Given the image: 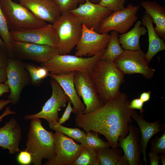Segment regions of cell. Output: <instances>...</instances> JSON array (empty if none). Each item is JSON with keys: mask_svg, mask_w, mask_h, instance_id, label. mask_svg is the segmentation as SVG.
I'll return each mask as SVG.
<instances>
[{"mask_svg": "<svg viewBox=\"0 0 165 165\" xmlns=\"http://www.w3.org/2000/svg\"><path fill=\"white\" fill-rule=\"evenodd\" d=\"M148 157L151 165H158L159 164L160 158L157 154L150 152Z\"/></svg>", "mask_w": 165, "mask_h": 165, "instance_id": "cell-39", "label": "cell"}, {"mask_svg": "<svg viewBox=\"0 0 165 165\" xmlns=\"http://www.w3.org/2000/svg\"><path fill=\"white\" fill-rule=\"evenodd\" d=\"M126 0H101L99 4L112 12L123 10L124 8Z\"/></svg>", "mask_w": 165, "mask_h": 165, "instance_id": "cell-34", "label": "cell"}, {"mask_svg": "<svg viewBox=\"0 0 165 165\" xmlns=\"http://www.w3.org/2000/svg\"><path fill=\"white\" fill-rule=\"evenodd\" d=\"M10 92V90L8 86L5 83L0 84V97L4 94Z\"/></svg>", "mask_w": 165, "mask_h": 165, "instance_id": "cell-42", "label": "cell"}, {"mask_svg": "<svg viewBox=\"0 0 165 165\" xmlns=\"http://www.w3.org/2000/svg\"><path fill=\"white\" fill-rule=\"evenodd\" d=\"M90 2L95 4H99L101 0H88Z\"/></svg>", "mask_w": 165, "mask_h": 165, "instance_id": "cell-47", "label": "cell"}, {"mask_svg": "<svg viewBox=\"0 0 165 165\" xmlns=\"http://www.w3.org/2000/svg\"><path fill=\"white\" fill-rule=\"evenodd\" d=\"M0 50L7 52L6 45L0 35Z\"/></svg>", "mask_w": 165, "mask_h": 165, "instance_id": "cell-45", "label": "cell"}, {"mask_svg": "<svg viewBox=\"0 0 165 165\" xmlns=\"http://www.w3.org/2000/svg\"><path fill=\"white\" fill-rule=\"evenodd\" d=\"M52 25L58 37L57 48L59 54H68L81 37L82 24L69 11H67L63 13Z\"/></svg>", "mask_w": 165, "mask_h": 165, "instance_id": "cell-4", "label": "cell"}, {"mask_svg": "<svg viewBox=\"0 0 165 165\" xmlns=\"http://www.w3.org/2000/svg\"><path fill=\"white\" fill-rule=\"evenodd\" d=\"M19 3L30 10L36 17L53 24L61 14L53 0H18Z\"/></svg>", "mask_w": 165, "mask_h": 165, "instance_id": "cell-17", "label": "cell"}, {"mask_svg": "<svg viewBox=\"0 0 165 165\" xmlns=\"http://www.w3.org/2000/svg\"><path fill=\"white\" fill-rule=\"evenodd\" d=\"M82 24L97 31L101 21L112 12L111 10L93 3L88 0L69 11Z\"/></svg>", "mask_w": 165, "mask_h": 165, "instance_id": "cell-16", "label": "cell"}, {"mask_svg": "<svg viewBox=\"0 0 165 165\" xmlns=\"http://www.w3.org/2000/svg\"><path fill=\"white\" fill-rule=\"evenodd\" d=\"M140 6L129 4L121 10L112 12L101 22L97 31L101 34L111 31L121 34L125 33L134 25L138 19L137 13Z\"/></svg>", "mask_w": 165, "mask_h": 165, "instance_id": "cell-7", "label": "cell"}, {"mask_svg": "<svg viewBox=\"0 0 165 165\" xmlns=\"http://www.w3.org/2000/svg\"><path fill=\"white\" fill-rule=\"evenodd\" d=\"M151 91L144 92L140 94L139 98L144 103L149 101L150 98Z\"/></svg>", "mask_w": 165, "mask_h": 165, "instance_id": "cell-40", "label": "cell"}, {"mask_svg": "<svg viewBox=\"0 0 165 165\" xmlns=\"http://www.w3.org/2000/svg\"><path fill=\"white\" fill-rule=\"evenodd\" d=\"M80 144L83 147L92 148L95 150L110 147L108 142L104 141L99 137L97 133L93 131L86 132Z\"/></svg>", "mask_w": 165, "mask_h": 165, "instance_id": "cell-28", "label": "cell"}, {"mask_svg": "<svg viewBox=\"0 0 165 165\" xmlns=\"http://www.w3.org/2000/svg\"><path fill=\"white\" fill-rule=\"evenodd\" d=\"M82 25L81 37L76 46L75 55L79 57H90L105 49L109 42L110 35L101 34Z\"/></svg>", "mask_w": 165, "mask_h": 165, "instance_id": "cell-14", "label": "cell"}, {"mask_svg": "<svg viewBox=\"0 0 165 165\" xmlns=\"http://www.w3.org/2000/svg\"><path fill=\"white\" fill-rule=\"evenodd\" d=\"M71 104L72 103L69 100L68 102V105L62 116L58 122L59 124H63L69 119L71 114L73 110Z\"/></svg>", "mask_w": 165, "mask_h": 165, "instance_id": "cell-36", "label": "cell"}, {"mask_svg": "<svg viewBox=\"0 0 165 165\" xmlns=\"http://www.w3.org/2000/svg\"><path fill=\"white\" fill-rule=\"evenodd\" d=\"M0 6L9 31L40 27L47 22L36 17L30 10L12 0H0Z\"/></svg>", "mask_w": 165, "mask_h": 165, "instance_id": "cell-6", "label": "cell"}, {"mask_svg": "<svg viewBox=\"0 0 165 165\" xmlns=\"http://www.w3.org/2000/svg\"><path fill=\"white\" fill-rule=\"evenodd\" d=\"M131 116L136 121L139 127L141 135L140 141L141 152L143 155V161L146 165V150L148 144L153 136L162 130L164 125L159 120L153 122L146 121L143 114L139 115L134 109L132 110Z\"/></svg>", "mask_w": 165, "mask_h": 165, "instance_id": "cell-20", "label": "cell"}, {"mask_svg": "<svg viewBox=\"0 0 165 165\" xmlns=\"http://www.w3.org/2000/svg\"><path fill=\"white\" fill-rule=\"evenodd\" d=\"M6 68H0V84L5 83L7 80Z\"/></svg>", "mask_w": 165, "mask_h": 165, "instance_id": "cell-41", "label": "cell"}, {"mask_svg": "<svg viewBox=\"0 0 165 165\" xmlns=\"http://www.w3.org/2000/svg\"><path fill=\"white\" fill-rule=\"evenodd\" d=\"M72 165H99L95 150L83 147L81 152Z\"/></svg>", "mask_w": 165, "mask_h": 165, "instance_id": "cell-30", "label": "cell"}, {"mask_svg": "<svg viewBox=\"0 0 165 165\" xmlns=\"http://www.w3.org/2000/svg\"><path fill=\"white\" fill-rule=\"evenodd\" d=\"M0 35L4 42L9 57L15 58L13 55L12 46V39L5 16L0 6Z\"/></svg>", "mask_w": 165, "mask_h": 165, "instance_id": "cell-31", "label": "cell"}, {"mask_svg": "<svg viewBox=\"0 0 165 165\" xmlns=\"http://www.w3.org/2000/svg\"><path fill=\"white\" fill-rule=\"evenodd\" d=\"M12 40L46 45L57 48L58 42L57 33L51 24L40 27L20 28L10 31Z\"/></svg>", "mask_w": 165, "mask_h": 165, "instance_id": "cell-12", "label": "cell"}, {"mask_svg": "<svg viewBox=\"0 0 165 165\" xmlns=\"http://www.w3.org/2000/svg\"><path fill=\"white\" fill-rule=\"evenodd\" d=\"M99 165H128L122 150L116 148H99L95 149Z\"/></svg>", "mask_w": 165, "mask_h": 165, "instance_id": "cell-25", "label": "cell"}, {"mask_svg": "<svg viewBox=\"0 0 165 165\" xmlns=\"http://www.w3.org/2000/svg\"><path fill=\"white\" fill-rule=\"evenodd\" d=\"M150 152L156 153H165V131L160 137H156L151 143Z\"/></svg>", "mask_w": 165, "mask_h": 165, "instance_id": "cell-33", "label": "cell"}, {"mask_svg": "<svg viewBox=\"0 0 165 165\" xmlns=\"http://www.w3.org/2000/svg\"><path fill=\"white\" fill-rule=\"evenodd\" d=\"M141 25V22L138 21L130 31L119 35V41L123 50L132 51L141 50L140 44V37L147 31L146 27Z\"/></svg>", "mask_w": 165, "mask_h": 165, "instance_id": "cell-24", "label": "cell"}, {"mask_svg": "<svg viewBox=\"0 0 165 165\" xmlns=\"http://www.w3.org/2000/svg\"><path fill=\"white\" fill-rule=\"evenodd\" d=\"M54 134L55 156L48 160L45 165H72L81 152L83 146L64 134Z\"/></svg>", "mask_w": 165, "mask_h": 165, "instance_id": "cell-13", "label": "cell"}, {"mask_svg": "<svg viewBox=\"0 0 165 165\" xmlns=\"http://www.w3.org/2000/svg\"><path fill=\"white\" fill-rule=\"evenodd\" d=\"M144 104L139 98H135L130 102L128 107L130 109L139 110L140 113H142L145 111L143 108Z\"/></svg>", "mask_w": 165, "mask_h": 165, "instance_id": "cell-37", "label": "cell"}, {"mask_svg": "<svg viewBox=\"0 0 165 165\" xmlns=\"http://www.w3.org/2000/svg\"><path fill=\"white\" fill-rule=\"evenodd\" d=\"M141 6L152 18L156 24L154 30L158 36L165 40V8L156 1H142Z\"/></svg>", "mask_w": 165, "mask_h": 165, "instance_id": "cell-23", "label": "cell"}, {"mask_svg": "<svg viewBox=\"0 0 165 165\" xmlns=\"http://www.w3.org/2000/svg\"><path fill=\"white\" fill-rule=\"evenodd\" d=\"M145 13L141 19V25L147 28L148 32V47L147 53H145V56L149 63L158 53L165 50V43L164 41L156 33L152 18L147 13Z\"/></svg>", "mask_w": 165, "mask_h": 165, "instance_id": "cell-22", "label": "cell"}, {"mask_svg": "<svg viewBox=\"0 0 165 165\" xmlns=\"http://www.w3.org/2000/svg\"><path fill=\"white\" fill-rule=\"evenodd\" d=\"M114 62L116 66L124 74H140L147 79L152 78L155 70L150 67L145 53L141 50H124Z\"/></svg>", "mask_w": 165, "mask_h": 165, "instance_id": "cell-8", "label": "cell"}, {"mask_svg": "<svg viewBox=\"0 0 165 165\" xmlns=\"http://www.w3.org/2000/svg\"><path fill=\"white\" fill-rule=\"evenodd\" d=\"M90 74L99 98L103 105L120 92V86L125 81L124 75L114 61L100 59Z\"/></svg>", "mask_w": 165, "mask_h": 165, "instance_id": "cell-2", "label": "cell"}, {"mask_svg": "<svg viewBox=\"0 0 165 165\" xmlns=\"http://www.w3.org/2000/svg\"><path fill=\"white\" fill-rule=\"evenodd\" d=\"M163 165H165V155L164 154H161L159 156Z\"/></svg>", "mask_w": 165, "mask_h": 165, "instance_id": "cell-46", "label": "cell"}, {"mask_svg": "<svg viewBox=\"0 0 165 165\" xmlns=\"http://www.w3.org/2000/svg\"><path fill=\"white\" fill-rule=\"evenodd\" d=\"M18 162L22 165H27L30 164L32 162L31 154L25 150L20 151L17 157Z\"/></svg>", "mask_w": 165, "mask_h": 165, "instance_id": "cell-35", "label": "cell"}, {"mask_svg": "<svg viewBox=\"0 0 165 165\" xmlns=\"http://www.w3.org/2000/svg\"><path fill=\"white\" fill-rule=\"evenodd\" d=\"M15 114H16L15 112L11 110L9 107H7L4 112L0 116V122L2 121L3 118L4 117L9 115Z\"/></svg>", "mask_w": 165, "mask_h": 165, "instance_id": "cell-43", "label": "cell"}, {"mask_svg": "<svg viewBox=\"0 0 165 165\" xmlns=\"http://www.w3.org/2000/svg\"><path fill=\"white\" fill-rule=\"evenodd\" d=\"M58 7L62 14L76 8L79 4H83L85 0H53Z\"/></svg>", "mask_w": 165, "mask_h": 165, "instance_id": "cell-32", "label": "cell"}, {"mask_svg": "<svg viewBox=\"0 0 165 165\" xmlns=\"http://www.w3.org/2000/svg\"><path fill=\"white\" fill-rule=\"evenodd\" d=\"M50 128L56 132H61L80 143L86 133L79 128H70L62 126L58 123L49 122Z\"/></svg>", "mask_w": 165, "mask_h": 165, "instance_id": "cell-29", "label": "cell"}, {"mask_svg": "<svg viewBox=\"0 0 165 165\" xmlns=\"http://www.w3.org/2000/svg\"><path fill=\"white\" fill-rule=\"evenodd\" d=\"M21 137L20 125L16 119L12 118L0 128V147L8 149L11 154L17 153Z\"/></svg>", "mask_w": 165, "mask_h": 165, "instance_id": "cell-21", "label": "cell"}, {"mask_svg": "<svg viewBox=\"0 0 165 165\" xmlns=\"http://www.w3.org/2000/svg\"><path fill=\"white\" fill-rule=\"evenodd\" d=\"M104 50L97 54L86 58L75 55L58 54L48 61L41 63L40 66L50 73H68L73 71L90 72L105 51Z\"/></svg>", "mask_w": 165, "mask_h": 165, "instance_id": "cell-5", "label": "cell"}, {"mask_svg": "<svg viewBox=\"0 0 165 165\" xmlns=\"http://www.w3.org/2000/svg\"><path fill=\"white\" fill-rule=\"evenodd\" d=\"M50 83L52 89V94L42 107L39 112L33 115H26L24 118L26 120L33 119H43L48 123H58L60 118L58 112L65 107L70 100L59 83L54 79H51Z\"/></svg>", "mask_w": 165, "mask_h": 165, "instance_id": "cell-11", "label": "cell"}, {"mask_svg": "<svg viewBox=\"0 0 165 165\" xmlns=\"http://www.w3.org/2000/svg\"><path fill=\"white\" fill-rule=\"evenodd\" d=\"M31 120L25 150L31 154L34 165H41L43 159L56 155L54 134L45 129L40 119Z\"/></svg>", "mask_w": 165, "mask_h": 165, "instance_id": "cell-3", "label": "cell"}, {"mask_svg": "<svg viewBox=\"0 0 165 165\" xmlns=\"http://www.w3.org/2000/svg\"><path fill=\"white\" fill-rule=\"evenodd\" d=\"M9 56L7 53L0 50V68H6L8 62Z\"/></svg>", "mask_w": 165, "mask_h": 165, "instance_id": "cell-38", "label": "cell"}, {"mask_svg": "<svg viewBox=\"0 0 165 165\" xmlns=\"http://www.w3.org/2000/svg\"><path fill=\"white\" fill-rule=\"evenodd\" d=\"M12 46L13 56L21 60H29L41 64L59 54L57 48L46 45L12 40Z\"/></svg>", "mask_w": 165, "mask_h": 165, "instance_id": "cell-10", "label": "cell"}, {"mask_svg": "<svg viewBox=\"0 0 165 165\" xmlns=\"http://www.w3.org/2000/svg\"><path fill=\"white\" fill-rule=\"evenodd\" d=\"M127 98L126 94L120 92L98 109L89 113L76 115V125L86 132L93 131L101 134L108 128L117 124L131 123L133 109L129 108L130 101Z\"/></svg>", "mask_w": 165, "mask_h": 165, "instance_id": "cell-1", "label": "cell"}, {"mask_svg": "<svg viewBox=\"0 0 165 165\" xmlns=\"http://www.w3.org/2000/svg\"><path fill=\"white\" fill-rule=\"evenodd\" d=\"M110 38L107 48L101 59L114 61L115 59L124 51L121 46L119 40V33L115 31H110Z\"/></svg>", "mask_w": 165, "mask_h": 165, "instance_id": "cell-26", "label": "cell"}, {"mask_svg": "<svg viewBox=\"0 0 165 165\" xmlns=\"http://www.w3.org/2000/svg\"><path fill=\"white\" fill-rule=\"evenodd\" d=\"M24 67L29 73L31 78L30 84L38 86L44 79L49 75V72L45 68L32 63L23 62Z\"/></svg>", "mask_w": 165, "mask_h": 165, "instance_id": "cell-27", "label": "cell"}, {"mask_svg": "<svg viewBox=\"0 0 165 165\" xmlns=\"http://www.w3.org/2000/svg\"><path fill=\"white\" fill-rule=\"evenodd\" d=\"M11 103V100L9 99L5 100L2 99L0 100V112L4 107Z\"/></svg>", "mask_w": 165, "mask_h": 165, "instance_id": "cell-44", "label": "cell"}, {"mask_svg": "<svg viewBox=\"0 0 165 165\" xmlns=\"http://www.w3.org/2000/svg\"><path fill=\"white\" fill-rule=\"evenodd\" d=\"M138 130L130 123L128 135L125 137H120L118 139V146L122 148L124 157L129 165H139L142 163L140 159L141 150L139 144L140 140Z\"/></svg>", "mask_w": 165, "mask_h": 165, "instance_id": "cell-18", "label": "cell"}, {"mask_svg": "<svg viewBox=\"0 0 165 165\" xmlns=\"http://www.w3.org/2000/svg\"><path fill=\"white\" fill-rule=\"evenodd\" d=\"M75 71L61 74L50 73L49 76L56 80L60 85L65 93L68 97L73 105L72 112L77 115L83 112L86 106L78 95L74 84V77Z\"/></svg>", "mask_w": 165, "mask_h": 165, "instance_id": "cell-19", "label": "cell"}, {"mask_svg": "<svg viewBox=\"0 0 165 165\" xmlns=\"http://www.w3.org/2000/svg\"><path fill=\"white\" fill-rule=\"evenodd\" d=\"M6 69L7 79L5 83L8 86L10 92L8 99L15 105L19 101L24 88L30 84V75L23 62L16 58L9 57Z\"/></svg>", "mask_w": 165, "mask_h": 165, "instance_id": "cell-9", "label": "cell"}, {"mask_svg": "<svg viewBox=\"0 0 165 165\" xmlns=\"http://www.w3.org/2000/svg\"><path fill=\"white\" fill-rule=\"evenodd\" d=\"M90 72L75 71L74 81L77 93L86 106L84 114L90 113L102 106Z\"/></svg>", "mask_w": 165, "mask_h": 165, "instance_id": "cell-15", "label": "cell"}]
</instances>
